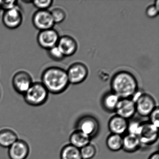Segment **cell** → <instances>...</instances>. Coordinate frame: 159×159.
I'll return each instance as SVG.
<instances>
[{
	"instance_id": "277c9868",
	"label": "cell",
	"mask_w": 159,
	"mask_h": 159,
	"mask_svg": "<svg viewBox=\"0 0 159 159\" xmlns=\"http://www.w3.org/2000/svg\"><path fill=\"white\" fill-rule=\"evenodd\" d=\"M131 98L135 104L137 113L142 117H148L157 107L155 100L151 95L139 90Z\"/></svg>"
},
{
	"instance_id": "4316f807",
	"label": "cell",
	"mask_w": 159,
	"mask_h": 159,
	"mask_svg": "<svg viewBox=\"0 0 159 159\" xmlns=\"http://www.w3.org/2000/svg\"><path fill=\"white\" fill-rule=\"evenodd\" d=\"M149 118V122L156 127H159V110L158 107H156L148 116Z\"/></svg>"
},
{
	"instance_id": "8992f818",
	"label": "cell",
	"mask_w": 159,
	"mask_h": 159,
	"mask_svg": "<svg viewBox=\"0 0 159 159\" xmlns=\"http://www.w3.org/2000/svg\"><path fill=\"white\" fill-rule=\"evenodd\" d=\"M32 76L27 71L20 70L16 71L13 76L12 84L16 92L24 95L33 84Z\"/></svg>"
},
{
	"instance_id": "4fadbf2b",
	"label": "cell",
	"mask_w": 159,
	"mask_h": 159,
	"mask_svg": "<svg viewBox=\"0 0 159 159\" xmlns=\"http://www.w3.org/2000/svg\"><path fill=\"white\" fill-rule=\"evenodd\" d=\"M115 112L118 116L130 120L136 112L134 102L131 98H120Z\"/></svg>"
},
{
	"instance_id": "d4e9b609",
	"label": "cell",
	"mask_w": 159,
	"mask_h": 159,
	"mask_svg": "<svg viewBox=\"0 0 159 159\" xmlns=\"http://www.w3.org/2000/svg\"><path fill=\"white\" fill-rule=\"evenodd\" d=\"M48 54L52 60L56 61H61L65 57L57 45L48 50Z\"/></svg>"
},
{
	"instance_id": "4dcf8cb0",
	"label": "cell",
	"mask_w": 159,
	"mask_h": 159,
	"mask_svg": "<svg viewBox=\"0 0 159 159\" xmlns=\"http://www.w3.org/2000/svg\"><path fill=\"white\" fill-rule=\"evenodd\" d=\"M155 7L157 8L158 10H159V0H157L155 2V3L154 4Z\"/></svg>"
},
{
	"instance_id": "cb8c5ba5",
	"label": "cell",
	"mask_w": 159,
	"mask_h": 159,
	"mask_svg": "<svg viewBox=\"0 0 159 159\" xmlns=\"http://www.w3.org/2000/svg\"><path fill=\"white\" fill-rule=\"evenodd\" d=\"M142 122L137 120H132L130 121H128L127 131L128 134L138 136Z\"/></svg>"
},
{
	"instance_id": "5b68a950",
	"label": "cell",
	"mask_w": 159,
	"mask_h": 159,
	"mask_svg": "<svg viewBox=\"0 0 159 159\" xmlns=\"http://www.w3.org/2000/svg\"><path fill=\"white\" fill-rule=\"evenodd\" d=\"M158 128L150 122H143L138 136L141 146H149L156 142L158 139Z\"/></svg>"
},
{
	"instance_id": "5bb4252c",
	"label": "cell",
	"mask_w": 159,
	"mask_h": 159,
	"mask_svg": "<svg viewBox=\"0 0 159 159\" xmlns=\"http://www.w3.org/2000/svg\"><path fill=\"white\" fill-rule=\"evenodd\" d=\"M57 46L65 57L74 55L78 49V43L75 39L68 35H64L59 38Z\"/></svg>"
},
{
	"instance_id": "7a4b0ae2",
	"label": "cell",
	"mask_w": 159,
	"mask_h": 159,
	"mask_svg": "<svg viewBox=\"0 0 159 159\" xmlns=\"http://www.w3.org/2000/svg\"><path fill=\"white\" fill-rule=\"evenodd\" d=\"M41 83L49 93L54 94L64 92L70 84L66 70L56 66L49 67L43 70Z\"/></svg>"
},
{
	"instance_id": "52a82bcc",
	"label": "cell",
	"mask_w": 159,
	"mask_h": 159,
	"mask_svg": "<svg viewBox=\"0 0 159 159\" xmlns=\"http://www.w3.org/2000/svg\"><path fill=\"white\" fill-rule=\"evenodd\" d=\"M24 16L23 11L18 5L6 10L2 15V21L4 25L8 29L14 30L22 25Z\"/></svg>"
},
{
	"instance_id": "1f68e13d",
	"label": "cell",
	"mask_w": 159,
	"mask_h": 159,
	"mask_svg": "<svg viewBox=\"0 0 159 159\" xmlns=\"http://www.w3.org/2000/svg\"><path fill=\"white\" fill-rule=\"evenodd\" d=\"M1 1H0V9H1Z\"/></svg>"
},
{
	"instance_id": "3957f363",
	"label": "cell",
	"mask_w": 159,
	"mask_h": 159,
	"mask_svg": "<svg viewBox=\"0 0 159 159\" xmlns=\"http://www.w3.org/2000/svg\"><path fill=\"white\" fill-rule=\"evenodd\" d=\"M49 93L41 82H34L23 95L25 102L32 107H39L48 100Z\"/></svg>"
},
{
	"instance_id": "9c48e42d",
	"label": "cell",
	"mask_w": 159,
	"mask_h": 159,
	"mask_svg": "<svg viewBox=\"0 0 159 159\" xmlns=\"http://www.w3.org/2000/svg\"><path fill=\"white\" fill-rule=\"evenodd\" d=\"M32 24L40 31L53 28L55 25L50 11L38 10L32 16Z\"/></svg>"
},
{
	"instance_id": "484cf974",
	"label": "cell",
	"mask_w": 159,
	"mask_h": 159,
	"mask_svg": "<svg viewBox=\"0 0 159 159\" xmlns=\"http://www.w3.org/2000/svg\"><path fill=\"white\" fill-rule=\"evenodd\" d=\"M53 1L52 0L34 1L31 2L33 6L38 10H48L52 6Z\"/></svg>"
},
{
	"instance_id": "ba28073f",
	"label": "cell",
	"mask_w": 159,
	"mask_h": 159,
	"mask_svg": "<svg viewBox=\"0 0 159 159\" xmlns=\"http://www.w3.org/2000/svg\"><path fill=\"white\" fill-rule=\"evenodd\" d=\"M70 84H79L85 80L88 75V70L84 64L77 62L72 64L66 70Z\"/></svg>"
},
{
	"instance_id": "30bf717a",
	"label": "cell",
	"mask_w": 159,
	"mask_h": 159,
	"mask_svg": "<svg viewBox=\"0 0 159 159\" xmlns=\"http://www.w3.org/2000/svg\"><path fill=\"white\" fill-rule=\"evenodd\" d=\"M99 129L98 121L91 115L83 116L77 122V130H80L91 138L96 135Z\"/></svg>"
},
{
	"instance_id": "f546056e",
	"label": "cell",
	"mask_w": 159,
	"mask_h": 159,
	"mask_svg": "<svg viewBox=\"0 0 159 159\" xmlns=\"http://www.w3.org/2000/svg\"><path fill=\"white\" fill-rule=\"evenodd\" d=\"M148 159H159V153L158 152H153L149 157Z\"/></svg>"
},
{
	"instance_id": "603a6c76",
	"label": "cell",
	"mask_w": 159,
	"mask_h": 159,
	"mask_svg": "<svg viewBox=\"0 0 159 159\" xmlns=\"http://www.w3.org/2000/svg\"><path fill=\"white\" fill-rule=\"evenodd\" d=\"M52 17L55 24L62 23L66 18V13L65 11L61 8L56 7L50 11Z\"/></svg>"
},
{
	"instance_id": "44dd1931",
	"label": "cell",
	"mask_w": 159,
	"mask_h": 159,
	"mask_svg": "<svg viewBox=\"0 0 159 159\" xmlns=\"http://www.w3.org/2000/svg\"><path fill=\"white\" fill-rule=\"evenodd\" d=\"M106 144L111 151H119L122 149L123 136L111 134L107 138Z\"/></svg>"
},
{
	"instance_id": "8fae6325",
	"label": "cell",
	"mask_w": 159,
	"mask_h": 159,
	"mask_svg": "<svg viewBox=\"0 0 159 159\" xmlns=\"http://www.w3.org/2000/svg\"><path fill=\"white\" fill-rule=\"evenodd\" d=\"M59 38L57 31L51 29L40 31L37 36V42L42 48L48 51L57 45Z\"/></svg>"
},
{
	"instance_id": "6da1fadb",
	"label": "cell",
	"mask_w": 159,
	"mask_h": 159,
	"mask_svg": "<svg viewBox=\"0 0 159 159\" xmlns=\"http://www.w3.org/2000/svg\"><path fill=\"white\" fill-rule=\"evenodd\" d=\"M111 92L120 98H132L138 90L137 80L131 72L125 70L115 73L111 81Z\"/></svg>"
},
{
	"instance_id": "83f0119b",
	"label": "cell",
	"mask_w": 159,
	"mask_h": 159,
	"mask_svg": "<svg viewBox=\"0 0 159 159\" xmlns=\"http://www.w3.org/2000/svg\"><path fill=\"white\" fill-rule=\"evenodd\" d=\"M17 2L16 1H2L1 9L5 11L14 8L18 5Z\"/></svg>"
},
{
	"instance_id": "d6986e66",
	"label": "cell",
	"mask_w": 159,
	"mask_h": 159,
	"mask_svg": "<svg viewBox=\"0 0 159 159\" xmlns=\"http://www.w3.org/2000/svg\"><path fill=\"white\" fill-rule=\"evenodd\" d=\"M120 99V98L113 92L107 93L102 98V106L107 111H115Z\"/></svg>"
},
{
	"instance_id": "ac0fdd59",
	"label": "cell",
	"mask_w": 159,
	"mask_h": 159,
	"mask_svg": "<svg viewBox=\"0 0 159 159\" xmlns=\"http://www.w3.org/2000/svg\"><path fill=\"white\" fill-rule=\"evenodd\" d=\"M91 138L80 130H76L70 137V144L80 149L90 143Z\"/></svg>"
},
{
	"instance_id": "7402d4cb",
	"label": "cell",
	"mask_w": 159,
	"mask_h": 159,
	"mask_svg": "<svg viewBox=\"0 0 159 159\" xmlns=\"http://www.w3.org/2000/svg\"><path fill=\"white\" fill-rule=\"evenodd\" d=\"M83 159H92L95 156L97 149L93 144L89 143L80 149Z\"/></svg>"
},
{
	"instance_id": "ffe728a7",
	"label": "cell",
	"mask_w": 159,
	"mask_h": 159,
	"mask_svg": "<svg viewBox=\"0 0 159 159\" xmlns=\"http://www.w3.org/2000/svg\"><path fill=\"white\" fill-rule=\"evenodd\" d=\"M61 159H83L80 149L69 144L64 146L60 152Z\"/></svg>"
},
{
	"instance_id": "9a60e30c",
	"label": "cell",
	"mask_w": 159,
	"mask_h": 159,
	"mask_svg": "<svg viewBox=\"0 0 159 159\" xmlns=\"http://www.w3.org/2000/svg\"><path fill=\"white\" fill-rule=\"evenodd\" d=\"M128 124V120L116 114L110 119L108 125L111 134L122 136L127 132Z\"/></svg>"
},
{
	"instance_id": "f1b7e54d",
	"label": "cell",
	"mask_w": 159,
	"mask_h": 159,
	"mask_svg": "<svg viewBox=\"0 0 159 159\" xmlns=\"http://www.w3.org/2000/svg\"><path fill=\"white\" fill-rule=\"evenodd\" d=\"M159 11L154 5H150L147 8L146 15L149 18H154L158 15Z\"/></svg>"
},
{
	"instance_id": "2e32d148",
	"label": "cell",
	"mask_w": 159,
	"mask_h": 159,
	"mask_svg": "<svg viewBox=\"0 0 159 159\" xmlns=\"http://www.w3.org/2000/svg\"><path fill=\"white\" fill-rule=\"evenodd\" d=\"M19 139L17 132L12 128L5 127L0 129V147L8 148Z\"/></svg>"
},
{
	"instance_id": "7c38bea8",
	"label": "cell",
	"mask_w": 159,
	"mask_h": 159,
	"mask_svg": "<svg viewBox=\"0 0 159 159\" xmlns=\"http://www.w3.org/2000/svg\"><path fill=\"white\" fill-rule=\"evenodd\" d=\"M30 152L29 143L21 139H19L8 148V156L10 159H27Z\"/></svg>"
},
{
	"instance_id": "e0dca14e",
	"label": "cell",
	"mask_w": 159,
	"mask_h": 159,
	"mask_svg": "<svg viewBox=\"0 0 159 159\" xmlns=\"http://www.w3.org/2000/svg\"><path fill=\"white\" fill-rule=\"evenodd\" d=\"M141 146L138 136L128 133L123 136L122 149L126 152H135L139 149Z\"/></svg>"
}]
</instances>
